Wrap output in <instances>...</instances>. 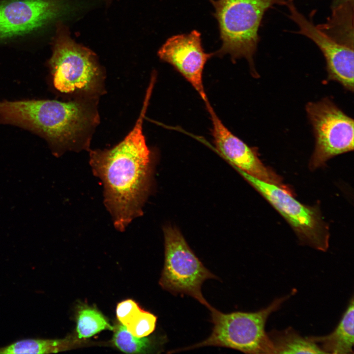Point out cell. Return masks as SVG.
<instances>
[{
    "instance_id": "14",
    "label": "cell",
    "mask_w": 354,
    "mask_h": 354,
    "mask_svg": "<svg viewBox=\"0 0 354 354\" xmlns=\"http://www.w3.org/2000/svg\"><path fill=\"white\" fill-rule=\"evenodd\" d=\"M354 2L343 3L332 8L326 22L317 26L337 42L354 47Z\"/></svg>"
},
{
    "instance_id": "6",
    "label": "cell",
    "mask_w": 354,
    "mask_h": 354,
    "mask_svg": "<svg viewBox=\"0 0 354 354\" xmlns=\"http://www.w3.org/2000/svg\"><path fill=\"white\" fill-rule=\"evenodd\" d=\"M163 233L164 264L160 285L174 295L190 296L210 310L213 306L203 296L202 286L206 280L218 277L206 268L177 228L166 226Z\"/></svg>"
},
{
    "instance_id": "21",
    "label": "cell",
    "mask_w": 354,
    "mask_h": 354,
    "mask_svg": "<svg viewBox=\"0 0 354 354\" xmlns=\"http://www.w3.org/2000/svg\"><path fill=\"white\" fill-rule=\"evenodd\" d=\"M348 2H354V0H333V7Z\"/></svg>"
},
{
    "instance_id": "13",
    "label": "cell",
    "mask_w": 354,
    "mask_h": 354,
    "mask_svg": "<svg viewBox=\"0 0 354 354\" xmlns=\"http://www.w3.org/2000/svg\"><path fill=\"white\" fill-rule=\"evenodd\" d=\"M354 297L352 296L338 325L330 334L307 337L324 354H353Z\"/></svg>"
},
{
    "instance_id": "8",
    "label": "cell",
    "mask_w": 354,
    "mask_h": 354,
    "mask_svg": "<svg viewBox=\"0 0 354 354\" xmlns=\"http://www.w3.org/2000/svg\"><path fill=\"white\" fill-rule=\"evenodd\" d=\"M316 143L309 167L314 170L330 158L354 149V120L330 99L325 98L306 106Z\"/></svg>"
},
{
    "instance_id": "9",
    "label": "cell",
    "mask_w": 354,
    "mask_h": 354,
    "mask_svg": "<svg viewBox=\"0 0 354 354\" xmlns=\"http://www.w3.org/2000/svg\"><path fill=\"white\" fill-rule=\"evenodd\" d=\"M63 0H4L0 2V41L36 31L63 14Z\"/></svg>"
},
{
    "instance_id": "2",
    "label": "cell",
    "mask_w": 354,
    "mask_h": 354,
    "mask_svg": "<svg viewBox=\"0 0 354 354\" xmlns=\"http://www.w3.org/2000/svg\"><path fill=\"white\" fill-rule=\"evenodd\" d=\"M97 99L0 101V124L19 127L43 138L56 155L67 150H89L92 134L99 122Z\"/></svg>"
},
{
    "instance_id": "17",
    "label": "cell",
    "mask_w": 354,
    "mask_h": 354,
    "mask_svg": "<svg viewBox=\"0 0 354 354\" xmlns=\"http://www.w3.org/2000/svg\"><path fill=\"white\" fill-rule=\"evenodd\" d=\"M105 329H113L104 317L98 311L90 308L79 312L77 332L79 338L90 337Z\"/></svg>"
},
{
    "instance_id": "20",
    "label": "cell",
    "mask_w": 354,
    "mask_h": 354,
    "mask_svg": "<svg viewBox=\"0 0 354 354\" xmlns=\"http://www.w3.org/2000/svg\"><path fill=\"white\" fill-rule=\"evenodd\" d=\"M141 310L136 302L132 299H127L118 304L116 314L119 321L126 326Z\"/></svg>"
},
{
    "instance_id": "19",
    "label": "cell",
    "mask_w": 354,
    "mask_h": 354,
    "mask_svg": "<svg viewBox=\"0 0 354 354\" xmlns=\"http://www.w3.org/2000/svg\"><path fill=\"white\" fill-rule=\"evenodd\" d=\"M156 321L157 317L154 315L141 309L125 326L134 336L144 337L154 330Z\"/></svg>"
},
{
    "instance_id": "4",
    "label": "cell",
    "mask_w": 354,
    "mask_h": 354,
    "mask_svg": "<svg viewBox=\"0 0 354 354\" xmlns=\"http://www.w3.org/2000/svg\"><path fill=\"white\" fill-rule=\"evenodd\" d=\"M287 0H211L218 24L222 44L213 55L230 56L235 61L248 62L253 72V56L259 41L258 30L263 16L273 6Z\"/></svg>"
},
{
    "instance_id": "16",
    "label": "cell",
    "mask_w": 354,
    "mask_h": 354,
    "mask_svg": "<svg viewBox=\"0 0 354 354\" xmlns=\"http://www.w3.org/2000/svg\"><path fill=\"white\" fill-rule=\"evenodd\" d=\"M66 340L27 339L0 348V354H50L63 351L67 347Z\"/></svg>"
},
{
    "instance_id": "7",
    "label": "cell",
    "mask_w": 354,
    "mask_h": 354,
    "mask_svg": "<svg viewBox=\"0 0 354 354\" xmlns=\"http://www.w3.org/2000/svg\"><path fill=\"white\" fill-rule=\"evenodd\" d=\"M235 169L286 219L303 244L321 251H327L328 228L317 208L301 204L281 186Z\"/></svg>"
},
{
    "instance_id": "11",
    "label": "cell",
    "mask_w": 354,
    "mask_h": 354,
    "mask_svg": "<svg viewBox=\"0 0 354 354\" xmlns=\"http://www.w3.org/2000/svg\"><path fill=\"white\" fill-rule=\"evenodd\" d=\"M157 55L192 85L205 102L208 100L203 84V72L213 53L205 52L200 32L193 30L170 37L159 49Z\"/></svg>"
},
{
    "instance_id": "10",
    "label": "cell",
    "mask_w": 354,
    "mask_h": 354,
    "mask_svg": "<svg viewBox=\"0 0 354 354\" xmlns=\"http://www.w3.org/2000/svg\"><path fill=\"white\" fill-rule=\"evenodd\" d=\"M285 5L289 17L298 26V33L311 39L322 52L326 63L328 80L338 82L347 90H354V47L330 37L307 19L296 7L293 0Z\"/></svg>"
},
{
    "instance_id": "18",
    "label": "cell",
    "mask_w": 354,
    "mask_h": 354,
    "mask_svg": "<svg viewBox=\"0 0 354 354\" xmlns=\"http://www.w3.org/2000/svg\"><path fill=\"white\" fill-rule=\"evenodd\" d=\"M114 342L120 351L126 353L135 354L147 350L151 342L148 338L137 337L132 335L123 324H118L115 331Z\"/></svg>"
},
{
    "instance_id": "1",
    "label": "cell",
    "mask_w": 354,
    "mask_h": 354,
    "mask_svg": "<svg viewBox=\"0 0 354 354\" xmlns=\"http://www.w3.org/2000/svg\"><path fill=\"white\" fill-rule=\"evenodd\" d=\"M146 94L138 118L123 140L109 149L89 150L93 173L103 185L105 205L120 232L142 215L150 187L151 153L143 124L151 95Z\"/></svg>"
},
{
    "instance_id": "15",
    "label": "cell",
    "mask_w": 354,
    "mask_h": 354,
    "mask_svg": "<svg viewBox=\"0 0 354 354\" xmlns=\"http://www.w3.org/2000/svg\"><path fill=\"white\" fill-rule=\"evenodd\" d=\"M267 334L274 354H324L317 344L307 337H302L292 327Z\"/></svg>"
},
{
    "instance_id": "5",
    "label": "cell",
    "mask_w": 354,
    "mask_h": 354,
    "mask_svg": "<svg viewBox=\"0 0 354 354\" xmlns=\"http://www.w3.org/2000/svg\"><path fill=\"white\" fill-rule=\"evenodd\" d=\"M291 295L275 299L266 308L254 312L223 313L214 307L209 311L213 326L209 336L202 342L168 353L206 346L235 349L246 354H274V349L265 331L266 322Z\"/></svg>"
},
{
    "instance_id": "12",
    "label": "cell",
    "mask_w": 354,
    "mask_h": 354,
    "mask_svg": "<svg viewBox=\"0 0 354 354\" xmlns=\"http://www.w3.org/2000/svg\"><path fill=\"white\" fill-rule=\"evenodd\" d=\"M212 123L211 134L218 152L233 166L265 182L279 185L280 177L266 167L255 149L233 134L222 123L208 101L205 102Z\"/></svg>"
},
{
    "instance_id": "3",
    "label": "cell",
    "mask_w": 354,
    "mask_h": 354,
    "mask_svg": "<svg viewBox=\"0 0 354 354\" xmlns=\"http://www.w3.org/2000/svg\"><path fill=\"white\" fill-rule=\"evenodd\" d=\"M56 24L52 55L47 61L54 87L76 98L98 99L105 90V75L96 55L74 41L61 22Z\"/></svg>"
}]
</instances>
